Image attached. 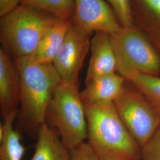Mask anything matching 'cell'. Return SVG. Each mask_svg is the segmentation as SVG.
<instances>
[{
	"label": "cell",
	"instance_id": "30bf717a",
	"mask_svg": "<svg viewBox=\"0 0 160 160\" xmlns=\"http://www.w3.org/2000/svg\"><path fill=\"white\" fill-rule=\"evenodd\" d=\"M91 57L86 82L106 75L117 72L116 58L110 34L97 32L91 40Z\"/></svg>",
	"mask_w": 160,
	"mask_h": 160
},
{
	"label": "cell",
	"instance_id": "8fae6325",
	"mask_svg": "<svg viewBox=\"0 0 160 160\" xmlns=\"http://www.w3.org/2000/svg\"><path fill=\"white\" fill-rule=\"evenodd\" d=\"M133 25L160 55V0H130Z\"/></svg>",
	"mask_w": 160,
	"mask_h": 160
},
{
	"label": "cell",
	"instance_id": "5b68a950",
	"mask_svg": "<svg viewBox=\"0 0 160 160\" xmlns=\"http://www.w3.org/2000/svg\"><path fill=\"white\" fill-rule=\"evenodd\" d=\"M46 118L70 149L84 142L87 137V122L79 86L62 81L53 94Z\"/></svg>",
	"mask_w": 160,
	"mask_h": 160
},
{
	"label": "cell",
	"instance_id": "277c9868",
	"mask_svg": "<svg viewBox=\"0 0 160 160\" xmlns=\"http://www.w3.org/2000/svg\"><path fill=\"white\" fill-rule=\"evenodd\" d=\"M110 34L117 73L126 80L138 74L160 75V55L148 38L134 25Z\"/></svg>",
	"mask_w": 160,
	"mask_h": 160
},
{
	"label": "cell",
	"instance_id": "5bb4252c",
	"mask_svg": "<svg viewBox=\"0 0 160 160\" xmlns=\"http://www.w3.org/2000/svg\"><path fill=\"white\" fill-rule=\"evenodd\" d=\"M72 24V20H59L41 38L34 52L30 56L36 63H53Z\"/></svg>",
	"mask_w": 160,
	"mask_h": 160
},
{
	"label": "cell",
	"instance_id": "7a4b0ae2",
	"mask_svg": "<svg viewBox=\"0 0 160 160\" xmlns=\"http://www.w3.org/2000/svg\"><path fill=\"white\" fill-rule=\"evenodd\" d=\"M14 61L20 76L22 113L30 125L38 131L45 123L53 94L62 80L53 63H36L30 56Z\"/></svg>",
	"mask_w": 160,
	"mask_h": 160
},
{
	"label": "cell",
	"instance_id": "44dd1931",
	"mask_svg": "<svg viewBox=\"0 0 160 160\" xmlns=\"http://www.w3.org/2000/svg\"><path fill=\"white\" fill-rule=\"evenodd\" d=\"M22 0H0V17H4L16 10Z\"/></svg>",
	"mask_w": 160,
	"mask_h": 160
},
{
	"label": "cell",
	"instance_id": "2e32d148",
	"mask_svg": "<svg viewBox=\"0 0 160 160\" xmlns=\"http://www.w3.org/2000/svg\"><path fill=\"white\" fill-rule=\"evenodd\" d=\"M21 5L45 12L62 20H72L74 0H22Z\"/></svg>",
	"mask_w": 160,
	"mask_h": 160
},
{
	"label": "cell",
	"instance_id": "9a60e30c",
	"mask_svg": "<svg viewBox=\"0 0 160 160\" xmlns=\"http://www.w3.org/2000/svg\"><path fill=\"white\" fill-rule=\"evenodd\" d=\"M16 115L11 114L3 118L4 135L0 141V160H22L26 151L20 134L12 125Z\"/></svg>",
	"mask_w": 160,
	"mask_h": 160
},
{
	"label": "cell",
	"instance_id": "8992f818",
	"mask_svg": "<svg viewBox=\"0 0 160 160\" xmlns=\"http://www.w3.org/2000/svg\"><path fill=\"white\" fill-rule=\"evenodd\" d=\"M114 104L127 129L142 148L160 126L159 113L143 93L128 80H126L123 90Z\"/></svg>",
	"mask_w": 160,
	"mask_h": 160
},
{
	"label": "cell",
	"instance_id": "ba28073f",
	"mask_svg": "<svg viewBox=\"0 0 160 160\" xmlns=\"http://www.w3.org/2000/svg\"><path fill=\"white\" fill-rule=\"evenodd\" d=\"M72 23L87 34L104 32L112 34L122 28L113 8L104 0H74Z\"/></svg>",
	"mask_w": 160,
	"mask_h": 160
},
{
	"label": "cell",
	"instance_id": "7c38bea8",
	"mask_svg": "<svg viewBox=\"0 0 160 160\" xmlns=\"http://www.w3.org/2000/svg\"><path fill=\"white\" fill-rule=\"evenodd\" d=\"M126 80L116 72L90 81L80 92L81 100L88 105L114 103L123 91Z\"/></svg>",
	"mask_w": 160,
	"mask_h": 160
},
{
	"label": "cell",
	"instance_id": "4fadbf2b",
	"mask_svg": "<svg viewBox=\"0 0 160 160\" xmlns=\"http://www.w3.org/2000/svg\"><path fill=\"white\" fill-rule=\"evenodd\" d=\"M35 150L30 160H71V151L57 131L46 123L38 129Z\"/></svg>",
	"mask_w": 160,
	"mask_h": 160
},
{
	"label": "cell",
	"instance_id": "9c48e42d",
	"mask_svg": "<svg viewBox=\"0 0 160 160\" xmlns=\"http://www.w3.org/2000/svg\"><path fill=\"white\" fill-rule=\"evenodd\" d=\"M20 98L18 69L14 59L0 48V108L3 118L17 114Z\"/></svg>",
	"mask_w": 160,
	"mask_h": 160
},
{
	"label": "cell",
	"instance_id": "3957f363",
	"mask_svg": "<svg viewBox=\"0 0 160 160\" xmlns=\"http://www.w3.org/2000/svg\"><path fill=\"white\" fill-rule=\"evenodd\" d=\"M59 20L47 12L20 5L0 19L1 48L14 60L30 56L42 36Z\"/></svg>",
	"mask_w": 160,
	"mask_h": 160
},
{
	"label": "cell",
	"instance_id": "ac0fdd59",
	"mask_svg": "<svg viewBox=\"0 0 160 160\" xmlns=\"http://www.w3.org/2000/svg\"><path fill=\"white\" fill-rule=\"evenodd\" d=\"M122 28L133 26L130 0H108Z\"/></svg>",
	"mask_w": 160,
	"mask_h": 160
},
{
	"label": "cell",
	"instance_id": "6da1fadb",
	"mask_svg": "<svg viewBox=\"0 0 160 160\" xmlns=\"http://www.w3.org/2000/svg\"><path fill=\"white\" fill-rule=\"evenodd\" d=\"M84 105L88 143L98 160H142V148L121 120L114 103Z\"/></svg>",
	"mask_w": 160,
	"mask_h": 160
},
{
	"label": "cell",
	"instance_id": "ffe728a7",
	"mask_svg": "<svg viewBox=\"0 0 160 160\" xmlns=\"http://www.w3.org/2000/svg\"><path fill=\"white\" fill-rule=\"evenodd\" d=\"M70 151L71 160H98L88 142H83Z\"/></svg>",
	"mask_w": 160,
	"mask_h": 160
},
{
	"label": "cell",
	"instance_id": "d6986e66",
	"mask_svg": "<svg viewBox=\"0 0 160 160\" xmlns=\"http://www.w3.org/2000/svg\"><path fill=\"white\" fill-rule=\"evenodd\" d=\"M142 160H160V126L151 139L142 147Z\"/></svg>",
	"mask_w": 160,
	"mask_h": 160
},
{
	"label": "cell",
	"instance_id": "e0dca14e",
	"mask_svg": "<svg viewBox=\"0 0 160 160\" xmlns=\"http://www.w3.org/2000/svg\"><path fill=\"white\" fill-rule=\"evenodd\" d=\"M128 81L143 93L160 114V76L138 74Z\"/></svg>",
	"mask_w": 160,
	"mask_h": 160
},
{
	"label": "cell",
	"instance_id": "52a82bcc",
	"mask_svg": "<svg viewBox=\"0 0 160 160\" xmlns=\"http://www.w3.org/2000/svg\"><path fill=\"white\" fill-rule=\"evenodd\" d=\"M89 34L72 24L53 64L64 82L79 86V74L91 47Z\"/></svg>",
	"mask_w": 160,
	"mask_h": 160
}]
</instances>
